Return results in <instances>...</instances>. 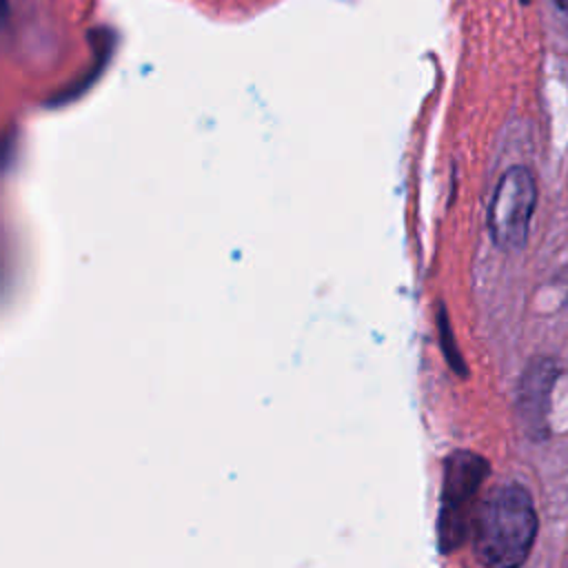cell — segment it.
Listing matches in <instances>:
<instances>
[{
  "label": "cell",
  "mask_w": 568,
  "mask_h": 568,
  "mask_svg": "<svg viewBox=\"0 0 568 568\" xmlns=\"http://www.w3.org/2000/svg\"><path fill=\"white\" fill-rule=\"evenodd\" d=\"M557 379V362L552 357H535L521 379L517 390V413L521 428L530 439L548 437V415H550V395Z\"/></svg>",
  "instance_id": "4"
},
{
  "label": "cell",
  "mask_w": 568,
  "mask_h": 568,
  "mask_svg": "<svg viewBox=\"0 0 568 568\" xmlns=\"http://www.w3.org/2000/svg\"><path fill=\"white\" fill-rule=\"evenodd\" d=\"M539 528L530 493L519 484H499L479 501L473 519V546L484 566H521Z\"/></svg>",
  "instance_id": "1"
},
{
  "label": "cell",
  "mask_w": 568,
  "mask_h": 568,
  "mask_svg": "<svg viewBox=\"0 0 568 568\" xmlns=\"http://www.w3.org/2000/svg\"><path fill=\"white\" fill-rule=\"evenodd\" d=\"M537 204V182L528 166L506 169L488 204V233L497 248L519 251L528 240L530 217Z\"/></svg>",
  "instance_id": "3"
},
{
  "label": "cell",
  "mask_w": 568,
  "mask_h": 568,
  "mask_svg": "<svg viewBox=\"0 0 568 568\" xmlns=\"http://www.w3.org/2000/svg\"><path fill=\"white\" fill-rule=\"evenodd\" d=\"M488 475V462L470 450H457L446 459L442 510H439V544L442 550L459 546L473 528V506Z\"/></svg>",
  "instance_id": "2"
},
{
  "label": "cell",
  "mask_w": 568,
  "mask_h": 568,
  "mask_svg": "<svg viewBox=\"0 0 568 568\" xmlns=\"http://www.w3.org/2000/svg\"><path fill=\"white\" fill-rule=\"evenodd\" d=\"M552 2H555V7L561 11V16L568 18V0H552Z\"/></svg>",
  "instance_id": "5"
}]
</instances>
